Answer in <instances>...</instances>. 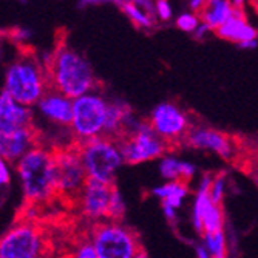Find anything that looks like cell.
I'll return each instance as SVG.
<instances>
[{
  "instance_id": "6da1fadb",
  "label": "cell",
  "mask_w": 258,
  "mask_h": 258,
  "mask_svg": "<svg viewBox=\"0 0 258 258\" xmlns=\"http://www.w3.org/2000/svg\"><path fill=\"white\" fill-rule=\"evenodd\" d=\"M48 88L68 99H76L96 88V76L90 62L67 43L57 46L45 67Z\"/></svg>"
},
{
  "instance_id": "7a4b0ae2",
  "label": "cell",
  "mask_w": 258,
  "mask_h": 258,
  "mask_svg": "<svg viewBox=\"0 0 258 258\" xmlns=\"http://www.w3.org/2000/svg\"><path fill=\"white\" fill-rule=\"evenodd\" d=\"M23 194L30 204H43L56 198L53 153L40 147L28 150L17 162Z\"/></svg>"
},
{
  "instance_id": "3957f363",
  "label": "cell",
  "mask_w": 258,
  "mask_h": 258,
  "mask_svg": "<svg viewBox=\"0 0 258 258\" xmlns=\"http://www.w3.org/2000/svg\"><path fill=\"white\" fill-rule=\"evenodd\" d=\"M46 88L45 68L33 54H22L7 68L4 91L17 104L30 108L39 102Z\"/></svg>"
},
{
  "instance_id": "277c9868",
  "label": "cell",
  "mask_w": 258,
  "mask_h": 258,
  "mask_svg": "<svg viewBox=\"0 0 258 258\" xmlns=\"http://www.w3.org/2000/svg\"><path fill=\"white\" fill-rule=\"evenodd\" d=\"M76 146L87 178L108 184L114 182L116 170L124 161L113 141L98 136L88 141H78Z\"/></svg>"
},
{
  "instance_id": "5b68a950",
  "label": "cell",
  "mask_w": 258,
  "mask_h": 258,
  "mask_svg": "<svg viewBox=\"0 0 258 258\" xmlns=\"http://www.w3.org/2000/svg\"><path fill=\"white\" fill-rule=\"evenodd\" d=\"M54 194L67 203H79L84 185L87 182V173L78 152V146L54 149Z\"/></svg>"
},
{
  "instance_id": "8992f818",
  "label": "cell",
  "mask_w": 258,
  "mask_h": 258,
  "mask_svg": "<svg viewBox=\"0 0 258 258\" xmlns=\"http://www.w3.org/2000/svg\"><path fill=\"white\" fill-rule=\"evenodd\" d=\"M90 243L98 258H133L143 249L136 232L114 221L96 224Z\"/></svg>"
},
{
  "instance_id": "52a82bcc",
  "label": "cell",
  "mask_w": 258,
  "mask_h": 258,
  "mask_svg": "<svg viewBox=\"0 0 258 258\" xmlns=\"http://www.w3.org/2000/svg\"><path fill=\"white\" fill-rule=\"evenodd\" d=\"M108 102L98 93H87L84 96L73 99V119L72 128L81 141H88L101 136Z\"/></svg>"
},
{
  "instance_id": "ba28073f",
  "label": "cell",
  "mask_w": 258,
  "mask_h": 258,
  "mask_svg": "<svg viewBox=\"0 0 258 258\" xmlns=\"http://www.w3.org/2000/svg\"><path fill=\"white\" fill-rule=\"evenodd\" d=\"M118 146L122 161L127 164H141L161 158L169 150V146L153 132L147 121L139 122L138 128L114 143Z\"/></svg>"
},
{
  "instance_id": "9c48e42d",
  "label": "cell",
  "mask_w": 258,
  "mask_h": 258,
  "mask_svg": "<svg viewBox=\"0 0 258 258\" xmlns=\"http://www.w3.org/2000/svg\"><path fill=\"white\" fill-rule=\"evenodd\" d=\"M43 246V235L34 223H17L0 237V258H40Z\"/></svg>"
},
{
  "instance_id": "30bf717a",
  "label": "cell",
  "mask_w": 258,
  "mask_h": 258,
  "mask_svg": "<svg viewBox=\"0 0 258 258\" xmlns=\"http://www.w3.org/2000/svg\"><path fill=\"white\" fill-rule=\"evenodd\" d=\"M150 127L167 146H176L181 139H185L190 130V121L187 114L172 102H162L152 111Z\"/></svg>"
},
{
  "instance_id": "8fae6325",
  "label": "cell",
  "mask_w": 258,
  "mask_h": 258,
  "mask_svg": "<svg viewBox=\"0 0 258 258\" xmlns=\"http://www.w3.org/2000/svg\"><path fill=\"white\" fill-rule=\"evenodd\" d=\"M114 187V182H101L96 179L87 178V182L84 185L82 197H81V206L82 212L93 220H99L107 217L108 203L111 197V190Z\"/></svg>"
},
{
  "instance_id": "7c38bea8",
  "label": "cell",
  "mask_w": 258,
  "mask_h": 258,
  "mask_svg": "<svg viewBox=\"0 0 258 258\" xmlns=\"http://www.w3.org/2000/svg\"><path fill=\"white\" fill-rule=\"evenodd\" d=\"M187 144L195 149H204L215 152L224 159H230L235 152V144L227 133L214 128H190L185 136Z\"/></svg>"
},
{
  "instance_id": "4fadbf2b",
  "label": "cell",
  "mask_w": 258,
  "mask_h": 258,
  "mask_svg": "<svg viewBox=\"0 0 258 258\" xmlns=\"http://www.w3.org/2000/svg\"><path fill=\"white\" fill-rule=\"evenodd\" d=\"M31 127V110L13 101L5 91L0 93V135H8Z\"/></svg>"
},
{
  "instance_id": "5bb4252c",
  "label": "cell",
  "mask_w": 258,
  "mask_h": 258,
  "mask_svg": "<svg viewBox=\"0 0 258 258\" xmlns=\"http://www.w3.org/2000/svg\"><path fill=\"white\" fill-rule=\"evenodd\" d=\"M37 107L43 116L60 125H72L73 119V101L60 95L53 88H46L39 99Z\"/></svg>"
},
{
  "instance_id": "9a60e30c",
  "label": "cell",
  "mask_w": 258,
  "mask_h": 258,
  "mask_svg": "<svg viewBox=\"0 0 258 258\" xmlns=\"http://www.w3.org/2000/svg\"><path fill=\"white\" fill-rule=\"evenodd\" d=\"M37 147V132L31 128L0 135V158L19 161L28 150Z\"/></svg>"
},
{
  "instance_id": "2e32d148",
  "label": "cell",
  "mask_w": 258,
  "mask_h": 258,
  "mask_svg": "<svg viewBox=\"0 0 258 258\" xmlns=\"http://www.w3.org/2000/svg\"><path fill=\"white\" fill-rule=\"evenodd\" d=\"M215 33L218 37L233 42L237 45L256 39V28L252 25V23H249L243 10H237L235 16L229 19Z\"/></svg>"
},
{
  "instance_id": "e0dca14e",
  "label": "cell",
  "mask_w": 258,
  "mask_h": 258,
  "mask_svg": "<svg viewBox=\"0 0 258 258\" xmlns=\"http://www.w3.org/2000/svg\"><path fill=\"white\" fill-rule=\"evenodd\" d=\"M235 13L237 8L229 0H212V2H207V5L198 16L210 31H217L229 19L235 16Z\"/></svg>"
},
{
  "instance_id": "ac0fdd59",
  "label": "cell",
  "mask_w": 258,
  "mask_h": 258,
  "mask_svg": "<svg viewBox=\"0 0 258 258\" xmlns=\"http://www.w3.org/2000/svg\"><path fill=\"white\" fill-rule=\"evenodd\" d=\"M189 194V187L185 182L181 181H169L167 184H162L156 189H153V195L162 200V203L169 204L175 210L181 206L182 200Z\"/></svg>"
},
{
  "instance_id": "d6986e66",
  "label": "cell",
  "mask_w": 258,
  "mask_h": 258,
  "mask_svg": "<svg viewBox=\"0 0 258 258\" xmlns=\"http://www.w3.org/2000/svg\"><path fill=\"white\" fill-rule=\"evenodd\" d=\"M223 226H224V212H223V206H221V204L209 203L207 207L204 209L203 215H201L203 233H206V232L223 230Z\"/></svg>"
},
{
  "instance_id": "ffe728a7",
  "label": "cell",
  "mask_w": 258,
  "mask_h": 258,
  "mask_svg": "<svg viewBox=\"0 0 258 258\" xmlns=\"http://www.w3.org/2000/svg\"><path fill=\"white\" fill-rule=\"evenodd\" d=\"M119 8L130 19L133 25H136L141 30H152L156 25V19L152 14H149L147 11H144L143 8H139L133 4H124Z\"/></svg>"
},
{
  "instance_id": "44dd1931",
  "label": "cell",
  "mask_w": 258,
  "mask_h": 258,
  "mask_svg": "<svg viewBox=\"0 0 258 258\" xmlns=\"http://www.w3.org/2000/svg\"><path fill=\"white\" fill-rule=\"evenodd\" d=\"M107 4H111V5H116V7H121L124 4H133V5L143 8L144 11H147L149 14L153 16V0H78V8L85 10L88 7L107 5Z\"/></svg>"
},
{
  "instance_id": "7402d4cb",
  "label": "cell",
  "mask_w": 258,
  "mask_h": 258,
  "mask_svg": "<svg viewBox=\"0 0 258 258\" xmlns=\"http://www.w3.org/2000/svg\"><path fill=\"white\" fill-rule=\"evenodd\" d=\"M204 241H206V250L209 252L210 256H220L226 255L227 252V244H226V237L223 230L217 232H206L204 233Z\"/></svg>"
},
{
  "instance_id": "603a6c76",
  "label": "cell",
  "mask_w": 258,
  "mask_h": 258,
  "mask_svg": "<svg viewBox=\"0 0 258 258\" xmlns=\"http://www.w3.org/2000/svg\"><path fill=\"white\" fill-rule=\"evenodd\" d=\"M125 215V204H124V200L118 190V187H113L111 190V197H110V203H108V210H107V217L110 221H114V223H121L122 218Z\"/></svg>"
},
{
  "instance_id": "cb8c5ba5",
  "label": "cell",
  "mask_w": 258,
  "mask_h": 258,
  "mask_svg": "<svg viewBox=\"0 0 258 258\" xmlns=\"http://www.w3.org/2000/svg\"><path fill=\"white\" fill-rule=\"evenodd\" d=\"M161 175L169 181H181V161L166 156L161 161Z\"/></svg>"
},
{
  "instance_id": "d4e9b609",
  "label": "cell",
  "mask_w": 258,
  "mask_h": 258,
  "mask_svg": "<svg viewBox=\"0 0 258 258\" xmlns=\"http://www.w3.org/2000/svg\"><path fill=\"white\" fill-rule=\"evenodd\" d=\"M200 16L195 14V13H190V11H185V13H181L178 17H176V27L184 31V33H194L197 30V27L200 25Z\"/></svg>"
},
{
  "instance_id": "484cf974",
  "label": "cell",
  "mask_w": 258,
  "mask_h": 258,
  "mask_svg": "<svg viewBox=\"0 0 258 258\" xmlns=\"http://www.w3.org/2000/svg\"><path fill=\"white\" fill-rule=\"evenodd\" d=\"M153 16L156 20L169 22L173 17V8L169 0H153Z\"/></svg>"
},
{
  "instance_id": "4316f807",
  "label": "cell",
  "mask_w": 258,
  "mask_h": 258,
  "mask_svg": "<svg viewBox=\"0 0 258 258\" xmlns=\"http://www.w3.org/2000/svg\"><path fill=\"white\" fill-rule=\"evenodd\" d=\"M223 195H224V176L220 175L217 178H212V182H210L209 187V200L214 204H221Z\"/></svg>"
},
{
  "instance_id": "83f0119b",
  "label": "cell",
  "mask_w": 258,
  "mask_h": 258,
  "mask_svg": "<svg viewBox=\"0 0 258 258\" xmlns=\"http://www.w3.org/2000/svg\"><path fill=\"white\" fill-rule=\"evenodd\" d=\"M31 36H33V31H31L30 28H23V27H19V28L13 30V33H11V37H13L16 42H25V40H28Z\"/></svg>"
},
{
  "instance_id": "f1b7e54d",
  "label": "cell",
  "mask_w": 258,
  "mask_h": 258,
  "mask_svg": "<svg viewBox=\"0 0 258 258\" xmlns=\"http://www.w3.org/2000/svg\"><path fill=\"white\" fill-rule=\"evenodd\" d=\"M8 182H10V172L5 161L0 158V185H5Z\"/></svg>"
},
{
  "instance_id": "f546056e",
  "label": "cell",
  "mask_w": 258,
  "mask_h": 258,
  "mask_svg": "<svg viewBox=\"0 0 258 258\" xmlns=\"http://www.w3.org/2000/svg\"><path fill=\"white\" fill-rule=\"evenodd\" d=\"M206 5H207V0H189L190 13H195V14H200Z\"/></svg>"
},
{
  "instance_id": "4dcf8cb0",
  "label": "cell",
  "mask_w": 258,
  "mask_h": 258,
  "mask_svg": "<svg viewBox=\"0 0 258 258\" xmlns=\"http://www.w3.org/2000/svg\"><path fill=\"white\" fill-rule=\"evenodd\" d=\"M210 33H212V31H210L206 25H204V23L203 22H200V25L197 27V30L194 31V34H195V37L197 39H204L207 34H210Z\"/></svg>"
},
{
  "instance_id": "1f68e13d",
  "label": "cell",
  "mask_w": 258,
  "mask_h": 258,
  "mask_svg": "<svg viewBox=\"0 0 258 258\" xmlns=\"http://www.w3.org/2000/svg\"><path fill=\"white\" fill-rule=\"evenodd\" d=\"M162 210H164V215H166V218H167L169 221H173V220L176 218V210H175L173 207H170L169 204L162 203Z\"/></svg>"
},
{
  "instance_id": "d6a6232c",
  "label": "cell",
  "mask_w": 258,
  "mask_h": 258,
  "mask_svg": "<svg viewBox=\"0 0 258 258\" xmlns=\"http://www.w3.org/2000/svg\"><path fill=\"white\" fill-rule=\"evenodd\" d=\"M238 46H240V48H244V50H255V48H256V39L243 42V43H240Z\"/></svg>"
},
{
  "instance_id": "836d02e7",
  "label": "cell",
  "mask_w": 258,
  "mask_h": 258,
  "mask_svg": "<svg viewBox=\"0 0 258 258\" xmlns=\"http://www.w3.org/2000/svg\"><path fill=\"white\" fill-rule=\"evenodd\" d=\"M229 2L235 7L237 10H243L244 8V5L247 4V0H229Z\"/></svg>"
},
{
  "instance_id": "e575fe53",
  "label": "cell",
  "mask_w": 258,
  "mask_h": 258,
  "mask_svg": "<svg viewBox=\"0 0 258 258\" xmlns=\"http://www.w3.org/2000/svg\"><path fill=\"white\" fill-rule=\"evenodd\" d=\"M133 258H149V255L146 253V250L144 249H141L138 253H135V256Z\"/></svg>"
},
{
  "instance_id": "d590c367",
  "label": "cell",
  "mask_w": 258,
  "mask_h": 258,
  "mask_svg": "<svg viewBox=\"0 0 258 258\" xmlns=\"http://www.w3.org/2000/svg\"><path fill=\"white\" fill-rule=\"evenodd\" d=\"M210 258H227V255H220V256H210Z\"/></svg>"
},
{
  "instance_id": "8d00e7d4",
  "label": "cell",
  "mask_w": 258,
  "mask_h": 258,
  "mask_svg": "<svg viewBox=\"0 0 258 258\" xmlns=\"http://www.w3.org/2000/svg\"><path fill=\"white\" fill-rule=\"evenodd\" d=\"M19 2H22V4H23V2H25V0H19Z\"/></svg>"
},
{
  "instance_id": "74e56055",
  "label": "cell",
  "mask_w": 258,
  "mask_h": 258,
  "mask_svg": "<svg viewBox=\"0 0 258 258\" xmlns=\"http://www.w3.org/2000/svg\"><path fill=\"white\" fill-rule=\"evenodd\" d=\"M207 2H212V0H207Z\"/></svg>"
}]
</instances>
